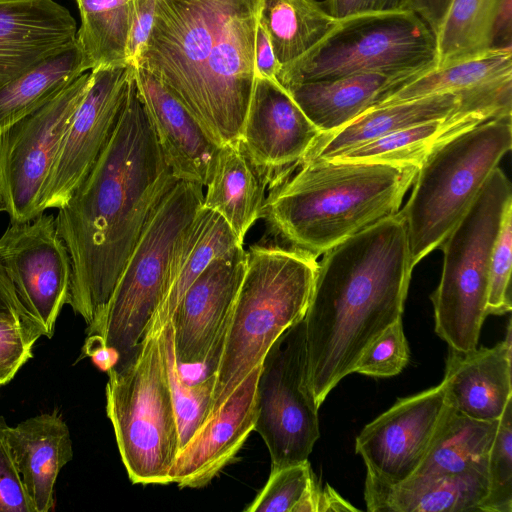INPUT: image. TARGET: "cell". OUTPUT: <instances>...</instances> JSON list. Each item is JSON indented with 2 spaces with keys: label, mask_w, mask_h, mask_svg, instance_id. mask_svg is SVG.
I'll list each match as a JSON object with an SVG mask.
<instances>
[{
  "label": "cell",
  "mask_w": 512,
  "mask_h": 512,
  "mask_svg": "<svg viewBox=\"0 0 512 512\" xmlns=\"http://www.w3.org/2000/svg\"><path fill=\"white\" fill-rule=\"evenodd\" d=\"M177 182L132 71L126 103L110 140L55 217L71 260L68 305L82 316L86 332L101 319L129 256Z\"/></svg>",
  "instance_id": "cell-1"
},
{
  "label": "cell",
  "mask_w": 512,
  "mask_h": 512,
  "mask_svg": "<svg viewBox=\"0 0 512 512\" xmlns=\"http://www.w3.org/2000/svg\"><path fill=\"white\" fill-rule=\"evenodd\" d=\"M412 270L399 211L323 254L304 316L306 383L319 408L364 349L402 319Z\"/></svg>",
  "instance_id": "cell-2"
},
{
  "label": "cell",
  "mask_w": 512,
  "mask_h": 512,
  "mask_svg": "<svg viewBox=\"0 0 512 512\" xmlns=\"http://www.w3.org/2000/svg\"><path fill=\"white\" fill-rule=\"evenodd\" d=\"M261 2L156 0L153 28L137 65L221 146L241 136L254 84Z\"/></svg>",
  "instance_id": "cell-3"
},
{
  "label": "cell",
  "mask_w": 512,
  "mask_h": 512,
  "mask_svg": "<svg viewBox=\"0 0 512 512\" xmlns=\"http://www.w3.org/2000/svg\"><path fill=\"white\" fill-rule=\"evenodd\" d=\"M299 167L270 190L262 218L283 247L316 259L396 214L419 168L337 158L306 161Z\"/></svg>",
  "instance_id": "cell-4"
},
{
  "label": "cell",
  "mask_w": 512,
  "mask_h": 512,
  "mask_svg": "<svg viewBox=\"0 0 512 512\" xmlns=\"http://www.w3.org/2000/svg\"><path fill=\"white\" fill-rule=\"evenodd\" d=\"M245 272L220 345L208 417L254 368L273 343L302 320L318 262L283 246L249 247Z\"/></svg>",
  "instance_id": "cell-5"
},
{
  "label": "cell",
  "mask_w": 512,
  "mask_h": 512,
  "mask_svg": "<svg viewBox=\"0 0 512 512\" xmlns=\"http://www.w3.org/2000/svg\"><path fill=\"white\" fill-rule=\"evenodd\" d=\"M106 412L133 484H169L180 435L161 330L107 370Z\"/></svg>",
  "instance_id": "cell-6"
},
{
  "label": "cell",
  "mask_w": 512,
  "mask_h": 512,
  "mask_svg": "<svg viewBox=\"0 0 512 512\" xmlns=\"http://www.w3.org/2000/svg\"><path fill=\"white\" fill-rule=\"evenodd\" d=\"M511 147V117H502L452 137L425 158L410 197L399 210L407 226L413 268L439 248Z\"/></svg>",
  "instance_id": "cell-7"
},
{
  "label": "cell",
  "mask_w": 512,
  "mask_h": 512,
  "mask_svg": "<svg viewBox=\"0 0 512 512\" xmlns=\"http://www.w3.org/2000/svg\"><path fill=\"white\" fill-rule=\"evenodd\" d=\"M203 196V186L185 181L166 195L129 256L101 319L86 332L83 351L102 348L117 362L146 337L164 297L174 247Z\"/></svg>",
  "instance_id": "cell-8"
},
{
  "label": "cell",
  "mask_w": 512,
  "mask_h": 512,
  "mask_svg": "<svg viewBox=\"0 0 512 512\" xmlns=\"http://www.w3.org/2000/svg\"><path fill=\"white\" fill-rule=\"evenodd\" d=\"M512 207L511 183L497 167L475 201L439 248L440 282L431 295L435 331L449 348L473 350L487 313L490 264L505 217Z\"/></svg>",
  "instance_id": "cell-9"
},
{
  "label": "cell",
  "mask_w": 512,
  "mask_h": 512,
  "mask_svg": "<svg viewBox=\"0 0 512 512\" xmlns=\"http://www.w3.org/2000/svg\"><path fill=\"white\" fill-rule=\"evenodd\" d=\"M437 66L435 35L414 11L364 14L338 20L329 34L278 82L291 85L357 74L420 76Z\"/></svg>",
  "instance_id": "cell-10"
},
{
  "label": "cell",
  "mask_w": 512,
  "mask_h": 512,
  "mask_svg": "<svg viewBox=\"0 0 512 512\" xmlns=\"http://www.w3.org/2000/svg\"><path fill=\"white\" fill-rule=\"evenodd\" d=\"M255 425L271 457V469L308 460L320 437L318 409L306 383L304 318L268 350L257 383Z\"/></svg>",
  "instance_id": "cell-11"
},
{
  "label": "cell",
  "mask_w": 512,
  "mask_h": 512,
  "mask_svg": "<svg viewBox=\"0 0 512 512\" xmlns=\"http://www.w3.org/2000/svg\"><path fill=\"white\" fill-rule=\"evenodd\" d=\"M91 81L85 72L0 134V195L11 223L42 214L40 194L61 138Z\"/></svg>",
  "instance_id": "cell-12"
},
{
  "label": "cell",
  "mask_w": 512,
  "mask_h": 512,
  "mask_svg": "<svg viewBox=\"0 0 512 512\" xmlns=\"http://www.w3.org/2000/svg\"><path fill=\"white\" fill-rule=\"evenodd\" d=\"M0 266L29 316L51 338L57 318L68 304L72 268L55 217L40 214L11 223L0 237Z\"/></svg>",
  "instance_id": "cell-13"
},
{
  "label": "cell",
  "mask_w": 512,
  "mask_h": 512,
  "mask_svg": "<svg viewBox=\"0 0 512 512\" xmlns=\"http://www.w3.org/2000/svg\"><path fill=\"white\" fill-rule=\"evenodd\" d=\"M132 66L91 70L90 85L65 130L40 194L39 209L64 206L110 140L126 103Z\"/></svg>",
  "instance_id": "cell-14"
},
{
  "label": "cell",
  "mask_w": 512,
  "mask_h": 512,
  "mask_svg": "<svg viewBox=\"0 0 512 512\" xmlns=\"http://www.w3.org/2000/svg\"><path fill=\"white\" fill-rule=\"evenodd\" d=\"M442 382L399 399L367 424L355 441L366 477L395 485L411 477L423 461L448 410Z\"/></svg>",
  "instance_id": "cell-15"
},
{
  "label": "cell",
  "mask_w": 512,
  "mask_h": 512,
  "mask_svg": "<svg viewBox=\"0 0 512 512\" xmlns=\"http://www.w3.org/2000/svg\"><path fill=\"white\" fill-rule=\"evenodd\" d=\"M320 135L278 81L254 77L239 140L270 190L289 178Z\"/></svg>",
  "instance_id": "cell-16"
},
{
  "label": "cell",
  "mask_w": 512,
  "mask_h": 512,
  "mask_svg": "<svg viewBox=\"0 0 512 512\" xmlns=\"http://www.w3.org/2000/svg\"><path fill=\"white\" fill-rule=\"evenodd\" d=\"M246 261L243 245L232 248L213 260L180 299L170 319L180 365H204L206 374H213Z\"/></svg>",
  "instance_id": "cell-17"
},
{
  "label": "cell",
  "mask_w": 512,
  "mask_h": 512,
  "mask_svg": "<svg viewBox=\"0 0 512 512\" xmlns=\"http://www.w3.org/2000/svg\"><path fill=\"white\" fill-rule=\"evenodd\" d=\"M261 365L247 374L178 451L169 472L170 483L182 488L206 486L234 459L255 429Z\"/></svg>",
  "instance_id": "cell-18"
},
{
  "label": "cell",
  "mask_w": 512,
  "mask_h": 512,
  "mask_svg": "<svg viewBox=\"0 0 512 512\" xmlns=\"http://www.w3.org/2000/svg\"><path fill=\"white\" fill-rule=\"evenodd\" d=\"M485 103H512V79L370 108L342 128L320 135L302 163L334 158L384 135L444 118L469 105Z\"/></svg>",
  "instance_id": "cell-19"
},
{
  "label": "cell",
  "mask_w": 512,
  "mask_h": 512,
  "mask_svg": "<svg viewBox=\"0 0 512 512\" xmlns=\"http://www.w3.org/2000/svg\"><path fill=\"white\" fill-rule=\"evenodd\" d=\"M133 73L138 95L173 176L178 181L206 186L221 145L152 73L140 66L133 67Z\"/></svg>",
  "instance_id": "cell-20"
},
{
  "label": "cell",
  "mask_w": 512,
  "mask_h": 512,
  "mask_svg": "<svg viewBox=\"0 0 512 512\" xmlns=\"http://www.w3.org/2000/svg\"><path fill=\"white\" fill-rule=\"evenodd\" d=\"M76 21L55 0H0V87L76 42Z\"/></svg>",
  "instance_id": "cell-21"
},
{
  "label": "cell",
  "mask_w": 512,
  "mask_h": 512,
  "mask_svg": "<svg viewBox=\"0 0 512 512\" xmlns=\"http://www.w3.org/2000/svg\"><path fill=\"white\" fill-rule=\"evenodd\" d=\"M0 442L18 470L32 512L54 507L55 484L72 460L69 428L57 410L9 426L0 416Z\"/></svg>",
  "instance_id": "cell-22"
},
{
  "label": "cell",
  "mask_w": 512,
  "mask_h": 512,
  "mask_svg": "<svg viewBox=\"0 0 512 512\" xmlns=\"http://www.w3.org/2000/svg\"><path fill=\"white\" fill-rule=\"evenodd\" d=\"M512 333L491 348L469 351L449 348L442 380L453 410L480 421H498L512 400Z\"/></svg>",
  "instance_id": "cell-23"
},
{
  "label": "cell",
  "mask_w": 512,
  "mask_h": 512,
  "mask_svg": "<svg viewBox=\"0 0 512 512\" xmlns=\"http://www.w3.org/2000/svg\"><path fill=\"white\" fill-rule=\"evenodd\" d=\"M488 493V469L455 475H413L387 485L365 479L364 499L370 512H472Z\"/></svg>",
  "instance_id": "cell-24"
},
{
  "label": "cell",
  "mask_w": 512,
  "mask_h": 512,
  "mask_svg": "<svg viewBox=\"0 0 512 512\" xmlns=\"http://www.w3.org/2000/svg\"><path fill=\"white\" fill-rule=\"evenodd\" d=\"M511 116L512 103L469 105L444 118L384 135L334 158L419 167L431 152L452 137L487 120Z\"/></svg>",
  "instance_id": "cell-25"
},
{
  "label": "cell",
  "mask_w": 512,
  "mask_h": 512,
  "mask_svg": "<svg viewBox=\"0 0 512 512\" xmlns=\"http://www.w3.org/2000/svg\"><path fill=\"white\" fill-rule=\"evenodd\" d=\"M418 77L369 73L285 88L321 135L347 125L388 94Z\"/></svg>",
  "instance_id": "cell-26"
},
{
  "label": "cell",
  "mask_w": 512,
  "mask_h": 512,
  "mask_svg": "<svg viewBox=\"0 0 512 512\" xmlns=\"http://www.w3.org/2000/svg\"><path fill=\"white\" fill-rule=\"evenodd\" d=\"M243 245L217 212L203 207L179 237L169 263L166 289L147 334L170 321L180 299L217 257Z\"/></svg>",
  "instance_id": "cell-27"
},
{
  "label": "cell",
  "mask_w": 512,
  "mask_h": 512,
  "mask_svg": "<svg viewBox=\"0 0 512 512\" xmlns=\"http://www.w3.org/2000/svg\"><path fill=\"white\" fill-rule=\"evenodd\" d=\"M266 183L240 140L221 146L202 206L220 214L243 244L251 226L262 218Z\"/></svg>",
  "instance_id": "cell-28"
},
{
  "label": "cell",
  "mask_w": 512,
  "mask_h": 512,
  "mask_svg": "<svg viewBox=\"0 0 512 512\" xmlns=\"http://www.w3.org/2000/svg\"><path fill=\"white\" fill-rule=\"evenodd\" d=\"M497 425L498 421L472 419L448 407L423 461L413 475H455L488 469Z\"/></svg>",
  "instance_id": "cell-29"
},
{
  "label": "cell",
  "mask_w": 512,
  "mask_h": 512,
  "mask_svg": "<svg viewBox=\"0 0 512 512\" xmlns=\"http://www.w3.org/2000/svg\"><path fill=\"white\" fill-rule=\"evenodd\" d=\"M337 22L316 0H262L259 12L280 69L309 53Z\"/></svg>",
  "instance_id": "cell-30"
},
{
  "label": "cell",
  "mask_w": 512,
  "mask_h": 512,
  "mask_svg": "<svg viewBox=\"0 0 512 512\" xmlns=\"http://www.w3.org/2000/svg\"><path fill=\"white\" fill-rule=\"evenodd\" d=\"M88 71L75 42L0 87V134Z\"/></svg>",
  "instance_id": "cell-31"
},
{
  "label": "cell",
  "mask_w": 512,
  "mask_h": 512,
  "mask_svg": "<svg viewBox=\"0 0 512 512\" xmlns=\"http://www.w3.org/2000/svg\"><path fill=\"white\" fill-rule=\"evenodd\" d=\"M512 79V48L489 51L435 67L406 82L375 106L380 107L442 92H458Z\"/></svg>",
  "instance_id": "cell-32"
},
{
  "label": "cell",
  "mask_w": 512,
  "mask_h": 512,
  "mask_svg": "<svg viewBox=\"0 0 512 512\" xmlns=\"http://www.w3.org/2000/svg\"><path fill=\"white\" fill-rule=\"evenodd\" d=\"M81 25L76 42L88 70L127 65L133 0H75Z\"/></svg>",
  "instance_id": "cell-33"
},
{
  "label": "cell",
  "mask_w": 512,
  "mask_h": 512,
  "mask_svg": "<svg viewBox=\"0 0 512 512\" xmlns=\"http://www.w3.org/2000/svg\"><path fill=\"white\" fill-rule=\"evenodd\" d=\"M246 512L358 511L330 485L322 488L308 460L271 469Z\"/></svg>",
  "instance_id": "cell-34"
},
{
  "label": "cell",
  "mask_w": 512,
  "mask_h": 512,
  "mask_svg": "<svg viewBox=\"0 0 512 512\" xmlns=\"http://www.w3.org/2000/svg\"><path fill=\"white\" fill-rule=\"evenodd\" d=\"M501 0H451L435 35L437 66L490 50L491 30Z\"/></svg>",
  "instance_id": "cell-35"
},
{
  "label": "cell",
  "mask_w": 512,
  "mask_h": 512,
  "mask_svg": "<svg viewBox=\"0 0 512 512\" xmlns=\"http://www.w3.org/2000/svg\"><path fill=\"white\" fill-rule=\"evenodd\" d=\"M161 337L181 449L209 415L215 376L214 374H206L199 382L188 384L183 378L176 357L174 330L171 321H168L162 327Z\"/></svg>",
  "instance_id": "cell-36"
},
{
  "label": "cell",
  "mask_w": 512,
  "mask_h": 512,
  "mask_svg": "<svg viewBox=\"0 0 512 512\" xmlns=\"http://www.w3.org/2000/svg\"><path fill=\"white\" fill-rule=\"evenodd\" d=\"M481 512H512V400L498 420L488 459V493Z\"/></svg>",
  "instance_id": "cell-37"
},
{
  "label": "cell",
  "mask_w": 512,
  "mask_h": 512,
  "mask_svg": "<svg viewBox=\"0 0 512 512\" xmlns=\"http://www.w3.org/2000/svg\"><path fill=\"white\" fill-rule=\"evenodd\" d=\"M409 361L402 319L388 326L362 352L353 372L386 378L399 374Z\"/></svg>",
  "instance_id": "cell-38"
},
{
  "label": "cell",
  "mask_w": 512,
  "mask_h": 512,
  "mask_svg": "<svg viewBox=\"0 0 512 512\" xmlns=\"http://www.w3.org/2000/svg\"><path fill=\"white\" fill-rule=\"evenodd\" d=\"M511 269L512 207L505 214L491 257L487 299L488 315H504L511 311Z\"/></svg>",
  "instance_id": "cell-39"
},
{
  "label": "cell",
  "mask_w": 512,
  "mask_h": 512,
  "mask_svg": "<svg viewBox=\"0 0 512 512\" xmlns=\"http://www.w3.org/2000/svg\"><path fill=\"white\" fill-rule=\"evenodd\" d=\"M41 336V328L33 322L0 318V385L10 382L33 356Z\"/></svg>",
  "instance_id": "cell-40"
},
{
  "label": "cell",
  "mask_w": 512,
  "mask_h": 512,
  "mask_svg": "<svg viewBox=\"0 0 512 512\" xmlns=\"http://www.w3.org/2000/svg\"><path fill=\"white\" fill-rule=\"evenodd\" d=\"M0 512H32L20 474L1 442Z\"/></svg>",
  "instance_id": "cell-41"
},
{
  "label": "cell",
  "mask_w": 512,
  "mask_h": 512,
  "mask_svg": "<svg viewBox=\"0 0 512 512\" xmlns=\"http://www.w3.org/2000/svg\"><path fill=\"white\" fill-rule=\"evenodd\" d=\"M156 0H133L132 19L126 47L128 66H137L151 34Z\"/></svg>",
  "instance_id": "cell-42"
},
{
  "label": "cell",
  "mask_w": 512,
  "mask_h": 512,
  "mask_svg": "<svg viewBox=\"0 0 512 512\" xmlns=\"http://www.w3.org/2000/svg\"><path fill=\"white\" fill-rule=\"evenodd\" d=\"M326 3L328 13L337 20L410 9L407 0H327Z\"/></svg>",
  "instance_id": "cell-43"
},
{
  "label": "cell",
  "mask_w": 512,
  "mask_h": 512,
  "mask_svg": "<svg viewBox=\"0 0 512 512\" xmlns=\"http://www.w3.org/2000/svg\"><path fill=\"white\" fill-rule=\"evenodd\" d=\"M279 70L280 66L274 55L268 34L258 22L255 38V76L278 81Z\"/></svg>",
  "instance_id": "cell-44"
},
{
  "label": "cell",
  "mask_w": 512,
  "mask_h": 512,
  "mask_svg": "<svg viewBox=\"0 0 512 512\" xmlns=\"http://www.w3.org/2000/svg\"><path fill=\"white\" fill-rule=\"evenodd\" d=\"M512 48V0H501L496 11L490 49Z\"/></svg>",
  "instance_id": "cell-45"
},
{
  "label": "cell",
  "mask_w": 512,
  "mask_h": 512,
  "mask_svg": "<svg viewBox=\"0 0 512 512\" xmlns=\"http://www.w3.org/2000/svg\"><path fill=\"white\" fill-rule=\"evenodd\" d=\"M0 318L33 322L19 302L13 286L0 266ZM38 325V324H37ZM39 326V325H38ZM40 327V326H39Z\"/></svg>",
  "instance_id": "cell-46"
},
{
  "label": "cell",
  "mask_w": 512,
  "mask_h": 512,
  "mask_svg": "<svg viewBox=\"0 0 512 512\" xmlns=\"http://www.w3.org/2000/svg\"><path fill=\"white\" fill-rule=\"evenodd\" d=\"M451 0H407L409 8L419 15L434 35L438 32Z\"/></svg>",
  "instance_id": "cell-47"
},
{
  "label": "cell",
  "mask_w": 512,
  "mask_h": 512,
  "mask_svg": "<svg viewBox=\"0 0 512 512\" xmlns=\"http://www.w3.org/2000/svg\"><path fill=\"white\" fill-rule=\"evenodd\" d=\"M0 212H3V203L0 195Z\"/></svg>",
  "instance_id": "cell-48"
}]
</instances>
